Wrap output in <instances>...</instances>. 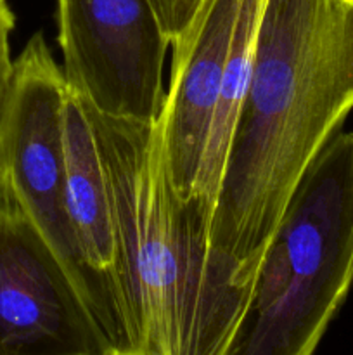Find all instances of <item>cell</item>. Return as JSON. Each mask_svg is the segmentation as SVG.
I'll list each match as a JSON object with an SVG mask.
<instances>
[{
    "label": "cell",
    "mask_w": 353,
    "mask_h": 355,
    "mask_svg": "<svg viewBox=\"0 0 353 355\" xmlns=\"http://www.w3.org/2000/svg\"><path fill=\"white\" fill-rule=\"evenodd\" d=\"M66 96L64 73L38 31L14 61L12 82L0 110V201L16 208L61 260L96 318L107 352L113 329L109 288L82 260L66 214Z\"/></svg>",
    "instance_id": "5b68a950"
},
{
    "label": "cell",
    "mask_w": 353,
    "mask_h": 355,
    "mask_svg": "<svg viewBox=\"0 0 353 355\" xmlns=\"http://www.w3.org/2000/svg\"><path fill=\"white\" fill-rule=\"evenodd\" d=\"M64 205L82 260L109 288L114 227L106 172L85 104L68 89L62 118Z\"/></svg>",
    "instance_id": "ba28073f"
},
{
    "label": "cell",
    "mask_w": 353,
    "mask_h": 355,
    "mask_svg": "<svg viewBox=\"0 0 353 355\" xmlns=\"http://www.w3.org/2000/svg\"><path fill=\"white\" fill-rule=\"evenodd\" d=\"M265 0H201L172 47L161 121L175 193L215 211Z\"/></svg>",
    "instance_id": "277c9868"
},
{
    "label": "cell",
    "mask_w": 353,
    "mask_h": 355,
    "mask_svg": "<svg viewBox=\"0 0 353 355\" xmlns=\"http://www.w3.org/2000/svg\"><path fill=\"white\" fill-rule=\"evenodd\" d=\"M16 26V16L9 6V0H0V110L9 92L14 75V61L10 58L9 38Z\"/></svg>",
    "instance_id": "30bf717a"
},
{
    "label": "cell",
    "mask_w": 353,
    "mask_h": 355,
    "mask_svg": "<svg viewBox=\"0 0 353 355\" xmlns=\"http://www.w3.org/2000/svg\"><path fill=\"white\" fill-rule=\"evenodd\" d=\"M170 45L189 26L201 0H151Z\"/></svg>",
    "instance_id": "9c48e42d"
},
{
    "label": "cell",
    "mask_w": 353,
    "mask_h": 355,
    "mask_svg": "<svg viewBox=\"0 0 353 355\" xmlns=\"http://www.w3.org/2000/svg\"><path fill=\"white\" fill-rule=\"evenodd\" d=\"M83 104L113 210L106 355H225L251 293L211 252L213 211L175 193L161 121L121 120Z\"/></svg>",
    "instance_id": "7a4b0ae2"
},
{
    "label": "cell",
    "mask_w": 353,
    "mask_h": 355,
    "mask_svg": "<svg viewBox=\"0 0 353 355\" xmlns=\"http://www.w3.org/2000/svg\"><path fill=\"white\" fill-rule=\"evenodd\" d=\"M353 110V0H265L211 220L249 293L307 170Z\"/></svg>",
    "instance_id": "6da1fadb"
},
{
    "label": "cell",
    "mask_w": 353,
    "mask_h": 355,
    "mask_svg": "<svg viewBox=\"0 0 353 355\" xmlns=\"http://www.w3.org/2000/svg\"><path fill=\"white\" fill-rule=\"evenodd\" d=\"M0 355H106L71 276L37 229L0 201Z\"/></svg>",
    "instance_id": "52a82bcc"
},
{
    "label": "cell",
    "mask_w": 353,
    "mask_h": 355,
    "mask_svg": "<svg viewBox=\"0 0 353 355\" xmlns=\"http://www.w3.org/2000/svg\"><path fill=\"white\" fill-rule=\"evenodd\" d=\"M353 286V132L298 184L225 355H314Z\"/></svg>",
    "instance_id": "3957f363"
},
{
    "label": "cell",
    "mask_w": 353,
    "mask_h": 355,
    "mask_svg": "<svg viewBox=\"0 0 353 355\" xmlns=\"http://www.w3.org/2000/svg\"><path fill=\"white\" fill-rule=\"evenodd\" d=\"M68 89L99 113L158 123L170 40L151 0H57Z\"/></svg>",
    "instance_id": "8992f818"
}]
</instances>
